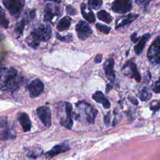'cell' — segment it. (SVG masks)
I'll return each instance as SVG.
<instances>
[{
  "mask_svg": "<svg viewBox=\"0 0 160 160\" xmlns=\"http://www.w3.org/2000/svg\"><path fill=\"white\" fill-rule=\"evenodd\" d=\"M66 12L68 14H70L71 16H74L76 14V10L71 6L68 5L66 6Z\"/></svg>",
  "mask_w": 160,
  "mask_h": 160,
  "instance_id": "obj_32",
  "label": "cell"
},
{
  "mask_svg": "<svg viewBox=\"0 0 160 160\" xmlns=\"http://www.w3.org/2000/svg\"><path fill=\"white\" fill-rule=\"evenodd\" d=\"M152 89L156 93L160 92V77L152 86Z\"/></svg>",
  "mask_w": 160,
  "mask_h": 160,
  "instance_id": "obj_30",
  "label": "cell"
},
{
  "mask_svg": "<svg viewBox=\"0 0 160 160\" xmlns=\"http://www.w3.org/2000/svg\"><path fill=\"white\" fill-rule=\"evenodd\" d=\"M52 35V31L50 26L48 24H41L31 32L30 34V40L28 44L33 48H37L41 41H47Z\"/></svg>",
  "mask_w": 160,
  "mask_h": 160,
  "instance_id": "obj_1",
  "label": "cell"
},
{
  "mask_svg": "<svg viewBox=\"0 0 160 160\" xmlns=\"http://www.w3.org/2000/svg\"><path fill=\"white\" fill-rule=\"evenodd\" d=\"M29 95L31 98L39 96L44 90V84L39 79L32 81L27 86Z\"/></svg>",
  "mask_w": 160,
  "mask_h": 160,
  "instance_id": "obj_10",
  "label": "cell"
},
{
  "mask_svg": "<svg viewBox=\"0 0 160 160\" xmlns=\"http://www.w3.org/2000/svg\"><path fill=\"white\" fill-rule=\"evenodd\" d=\"M102 5V0H89L88 6L89 9H98Z\"/></svg>",
  "mask_w": 160,
  "mask_h": 160,
  "instance_id": "obj_23",
  "label": "cell"
},
{
  "mask_svg": "<svg viewBox=\"0 0 160 160\" xmlns=\"http://www.w3.org/2000/svg\"><path fill=\"white\" fill-rule=\"evenodd\" d=\"M131 9V0H115L111 4V9L116 13L124 14L130 11Z\"/></svg>",
  "mask_w": 160,
  "mask_h": 160,
  "instance_id": "obj_7",
  "label": "cell"
},
{
  "mask_svg": "<svg viewBox=\"0 0 160 160\" xmlns=\"http://www.w3.org/2000/svg\"><path fill=\"white\" fill-rule=\"evenodd\" d=\"M122 69H128V72L126 75L130 76L132 78H134L137 82H140L141 81V76L138 71L137 66L135 63H134L132 61H128L123 66Z\"/></svg>",
  "mask_w": 160,
  "mask_h": 160,
  "instance_id": "obj_14",
  "label": "cell"
},
{
  "mask_svg": "<svg viewBox=\"0 0 160 160\" xmlns=\"http://www.w3.org/2000/svg\"><path fill=\"white\" fill-rule=\"evenodd\" d=\"M96 27L100 32H102L104 34H108L111 29V28L110 27H108L107 26H105V25H103L101 24H99V23L96 24Z\"/></svg>",
  "mask_w": 160,
  "mask_h": 160,
  "instance_id": "obj_27",
  "label": "cell"
},
{
  "mask_svg": "<svg viewBox=\"0 0 160 160\" xmlns=\"http://www.w3.org/2000/svg\"><path fill=\"white\" fill-rule=\"evenodd\" d=\"M62 14V11L59 7L55 6L52 4L48 3L46 5L44 8V19L46 21L53 22L56 21V19Z\"/></svg>",
  "mask_w": 160,
  "mask_h": 160,
  "instance_id": "obj_6",
  "label": "cell"
},
{
  "mask_svg": "<svg viewBox=\"0 0 160 160\" xmlns=\"http://www.w3.org/2000/svg\"><path fill=\"white\" fill-rule=\"evenodd\" d=\"M111 88H112V86H109V84H107V85H106V91L108 92V91L111 89Z\"/></svg>",
  "mask_w": 160,
  "mask_h": 160,
  "instance_id": "obj_36",
  "label": "cell"
},
{
  "mask_svg": "<svg viewBox=\"0 0 160 160\" xmlns=\"http://www.w3.org/2000/svg\"><path fill=\"white\" fill-rule=\"evenodd\" d=\"M151 35L148 33L144 34L142 37H141L139 39V42L134 46V52L137 55H139L144 49V48L146 45V42L150 38Z\"/></svg>",
  "mask_w": 160,
  "mask_h": 160,
  "instance_id": "obj_18",
  "label": "cell"
},
{
  "mask_svg": "<svg viewBox=\"0 0 160 160\" xmlns=\"http://www.w3.org/2000/svg\"><path fill=\"white\" fill-rule=\"evenodd\" d=\"M0 18H1V25L4 28H7L9 25V21L6 18L3 10L2 8H1V15H0Z\"/></svg>",
  "mask_w": 160,
  "mask_h": 160,
  "instance_id": "obj_26",
  "label": "cell"
},
{
  "mask_svg": "<svg viewBox=\"0 0 160 160\" xmlns=\"http://www.w3.org/2000/svg\"><path fill=\"white\" fill-rule=\"evenodd\" d=\"M18 120L24 132H28L31 130V122L28 115L26 113H21L18 116Z\"/></svg>",
  "mask_w": 160,
  "mask_h": 160,
  "instance_id": "obj_17",
  "label": "cell"
},
{
  "mask_svg": "<svg viewBox=\"0 0 160 160\" xmlns=\"http://www.w3.org/2000/svg\"><path fill=\"white\" fill-rule=\"evenodd\" d=\"M76 31L78 36L81 40H85L91 34L92 29L90 26L84 21H79L76 26Z\"/></svg>",
  "mask_w": 160,
  "mask_h": 160,
  "instance_id": "obj_9",
  "label": "cell"
},
{
  "mask_svg": "<svg viewBox=\"0 0 160 160\" xmlns=\"http://www.w3.org/2000/svg\"><path fill=\"white\" fill-rule=\"evenodd\" d=\"M81 14L83 16V18L89 22H94L95 21V16L93 12L90 11L89 12H87L86 10V5L82 3L81 6Z\"/></svg>",
  "mask_w": 160,
  "mask_h": 160,
  "instance_id": "obj_20",
  "label": "cell"
},
{
  "mask_svg": "<svg viewBox=\"0 0 160 160\" xmlns=\"http://www.w3.org/2000/svg\"><path fill=\"white\" fill-rule=\"evenodd\" d=\"M151 0H135L137 4L142 6L143 8H146Z\"/></svg>",
  "mask_w": 160,
  "mask_h": 160,
  "instance_id": "obj_31",
  "label": "cell"
},
{
  "mask_svg": "<svg viewBox=\"0 0 160 160\" xmlns=\"http://www.w3.org/2000/svg\"><path fill=\"white\" fill-rule=\"evenodd\" d=\"M2 3L9 12L15 17L19 15L24 6V0H2Z\"/></svg>",
  "mask_w": 160,
  "mask_h": 160,
  "instance_id": "obj_5",
  "label": "cell"
},
{
  "mask_svg": "<svg viewBox=\"0 0 160 160\" xmlns=\"http://www.w3.org/2000/svg\"><path fill=\"white\" fill-rule=\"evenodd\" d=\"M0 138L1 140H6L14 138V135L11 132L9 126L8 119L5 117L1 118L0 121Z\"/></svg>",
  "mask_w": 160,
  "mask_h": 160,
  "instance_id": "obj_12",
  "label": "cell"
},
{
  "mask_svg": "<svg viewBox=\"0 0 160 160\" xmlns=\"http://www.w3.org/2000/svg\"><path fill=\"white\" fill-rule=\"evenodd\" d=\"M69 149L70 147L69 146V144L67 143V142H64L61 144L55 145L51 150L45 152L44 154L46 158L51 159L55 156L69 151Z\"/></svg>",
  "mask_w": 160,
  "mask_h": 160,
  "instance_id": "obj_13",
  "label": "cell"
},
{
  "mask_svg": "<svg viewBox=\"0 0 160 160\" xmlns=\"http://www.w3.org/2000/svg\"><path fill=\"white\" fill-rule=\"evenodd\" d=\"M114 61L112 58H109L104 65V70L107 79L111 82L115 80V74L114 71Z\"/></svg>",
  "mask_w": 160,
  "mask_h": 160,
  "instance_id": "obj_15",
  "label": "cell"
},
{
  "mask_svg": "<svg viewBox=\"0 0 160 160\" xmlns=\"http://www.w3.org/2000/svg\"><path fill=\"white\" fill-rule=\"evenodd\" d=\"M138 14H130L125 16L121 21V22L116 26V28H118L120 27H122L123 26H125L126 24H128L132 22L134 19H136L138 18Z\"/></svg>",
  "mask_w": 160,
  "mask_h": 160,
  "instance_id": "obj_21",
  "label": "cell"
},
{
  "mask_svg": "<svg viewBox=\"0 0 160 160\" xmlns=\"http://www.w3.org/2000/svg\"><path fill=\"white\" fill-rule=\"evenodd\" d=\"M65 112L66 116L62 118L60 121V123L62 126L68 129H71L72 127L73 120H72V104L68 102H65Z\"/></svg>",
  "mask_w": 160,
  "mask_h": 160,
  "instance_id": "obj_11",
  "label": "cell"
},
{
  "mask_svg": "<svg viewBox=\"0 0 160 160\" xmlns=\"http://www.w3.org/2000/svg\"><path fill=\"white\" fill-rule=\"evenodd\" d=\"M28 18H23L19 22H18V23L16 24V31L17 33H18L19 35H21L22 33L24 26L26 25V22L28 21Z\"/></svg>",
  "mask_w": 160,
  "mask_h": 160,
  "instance_id": "obj_24",
  "label": "cell"
},
{
  "mask_svg": "<svg viewBox=\"0 0 160 160\" xmlns=\"http://www.w3.org/2000/svg\"><path fill=\"white\" fill-rule=\"evenodd\" d=\"M102 56L101 54H98L96 56L95 59H94V61L96 63H99L102 61Z\"/></svg>",
  "mask_w": 160,
  "mask_h": 160,
  "instance_id": "obj_35",
  "label": "cell"
},
{
  "mask_svg": "<svg viewBox=\"0 0 160 160\" xmlns=\"http://www.w3.org/2000/svg\"><path fill=\"white\" fill-rule=\"evenodd\" d=\"M97 16L98 19L104 22L110 23L112 21V17L106 11L101 10L97 13Z\"/></svg>",
  "mask_w": 160,
  "mask_h": 160,
  "instance_id": "obj_22",
  "label": "cell"
},
{
  "mask_svg": "<svg viewBox=\"0 0 160 160\" xmlns=\"http://www.w3.org/2000/svg\"><path fill=\"white\" fill-rule=\"evenodd\" d=\"M147 56L152 64H160V36L157 37L149 46Z\"/></svg>",
  "mask_w": 160,
  "mask_h": 160,
  "instance_id": "obj_3",
  "label": "cell"
},
{
  "mask_svg": "<svg viewBox=\"0 0 160 160\" xmlns=\"http://www.w3.org/2000/svg\"><path fill=\"white\" fill-rule=\"evenodd\" d=\"M76 106L79 111H82L85 114L86 121L90 124H93L97 116L98 111L91 104L84 101L79 102L76 104Z\"/></svg>",
  "mask_w": 160,
  "mask_h": 160,
  "instance_id": "obj_4",
  "label": "cell"
},
{
  "mask_svg": "<svg viewBox=\"0 0 160 160\" xmlns=\"http://www.w3.org/2000/svg\"><path fill=\"white\" fill-rule=\"evenodd\" d=\"M51 1L56 2H58V3H59L61 2V0H51Z\"/></svg>",
  "mask_w": 160,
  "mask_h": 160,
  "instance_id": "obj_37",
  "label": "cell"
},
{
  "mask_svg": "<svg viewBox=\"0 0 160 160\" xmlns=\"http://www.w3.org/2000/svg\"><path fill=\"white\" fill-rule=\"evenodd\" d=\"M151 97V93L146 88L142 89L139 94V98L142 101H146Z\"/></svg>",
  "mask_w": 160,
  "mask_h": 160,
  "instance_id": "obj_25",
  "label": "cell"
},
{
  "mask_svg": "<svg viewBox=\"0 0 160 160\" xmlns=\"http://www.w3.org/2000/svg\"><path fill=\"white\" fill-rule=\"evenodd\" d=\"M104 123L106 126H109L110 124V116L109 113H108L105 117H104Z\"/></svg>",
  "mask_w": 160,
  "mask_h": 160,
  "instance_id": "obj_34",
  "label": "cell"
},
{
  "mask_svg": "<svg viewBox=\"0 0 160 160\" xmlns=\"http://www.w3.org/2000/svg\"><path fill=\"white\" fill-rule=\"evenodd\" d=\"M56 37L57 38L61 41H63V42H71L72 41V34H68L67 36H62L61 35H59L58 33L56 34Z\"/></svg>",
  "mask_w": 160,
  "mask_h": 160,
  "instance_id": "obj_28",
  "label": "cell"
},
{
  "mask_svg": "<svg viewBox=\"0 0 160 160\" xmlns=\"http://www.w3.org/2000/svg\"><path fill=\"white\" fill-rule=\"evenodd\" d=\"M71 23V19L68 16L61 18L58 22L57 29L59 31H63L69 29Z\"/></svg>",
  "mask_w": 160,
  "mask_h": 160,
  "instance_id": "obj_19",
  "label": "cell"
},
{
  "mask_svg": "<svg viewBox=\"0 0 160 160\" xmlns=\"http://www.w3.org/2000/svg\"><path fill=\"white\" fill-rule=\"evenodd\" d=\"M22 78L18 75V72L14 68H11L4 73V79L1 83V89L9 91H16L18 89Z\"/></svg>",
  "mask_w": 160,
  "mask_h": 160,
  "instance_id": "obj_2",
  "label": "cell"
},
{
  "mask_svg": "<svg viewBox=\"0 0 160 160\" xmlns=\"http://www.w3.org/2000/svg\"><path fill=\"white\" fill-rule=\"evenodd\" d=\"M92 99L98 103H101L105 109H109L111 107L109 101L105 98L104 94L99 91L94 92L92 96Z\"/></svg>",
  "mask_w": 160,
  "mask_h": 160,
  "instance_id": "obj_16",
  "label": "cell"
},
{
  "mask_svg": "<svg viewBox=\"0 0 160 160\" xmlns=\"http://www.w3.org/2000/svg\"><path fill=\"white\" fill-rule=\"evenodd\" d=\"M36 112L42 124L49 127L51 125V111L48 106H42L37 108Z\"/></svg>",
  "mask_w": 160,
  "mask_h": 160,
  "instance_id": "obj_8",
  "label": "cell"
},
{
  "mask_svg": "<svg viewBox=\"0 0 160 160\" xmlns=\"http://www.w3.org/2000/svg\"><path fill=\"white\" fill-rule=\"evenodd\" d=\"M160 109V101L155 100L151 103L150 109L154 111H158Z\"/></svg>",
  "mask_w": 160,
  "mask_h": 160,
  "instance_id": "obj_29",
  "label": "cell"
},
{
  "mask_svg": "<svg viewBox=\"0 0 160 160\" xmlns=\"http://www.w3.org/2000/svg\"><path fill=\"white\" fill-rule=\"evenodd\" d=\"M136 32H134L131 36V39L132 42H136L139 39V38H138L136 36Z\"/></svg>",
  "mask_w": 160,
  "mask_h": 160,
  "instance_id": "obj_33",
  "label": "cell"
}]
</instances>
